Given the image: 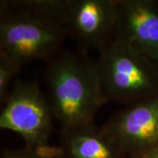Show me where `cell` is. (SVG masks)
<instances>
[{
	"label": "cell",
	"mask_w": 158,
	"mask_h": 158,
	"mask_svg": "<svg viewBox=\"0 0 158 158\" xmlns=\"http://www.w3.org/2000/svg\"><path fill=\"white\" fill-rule=\"evenodd\" d=\"M45 83L46 96L62 132L93 125L106 100L96 62L88 55L62 49L46 62Z\"/></svg>",
	"instance_id": "6da1fadb"
},
{
	"label": "cell",
	"mask_w": 158,
	"mask_h": 158,
	"mask_svg": "<svg viewBox=\"0 0 158 158\" xmlns=\"http://www.w3.org/2000/svg\"><path fill=\"white\" fill-rule=\"evenodd\" d=\"M95 62L106 102L131 106L158 98V67L126 40L114 35Z\"/></svg>",
	"instance_id": "7a4b0ae2"
},
{
	"label": "cell",
	"mask_w": 158,
	"mask_h": 158,
	"mask_svg": "<svg viewBox=\"0 0 158 158\" xmlns=\"http://www.w3.org/2000/svg\"><path fill=\"white\" fill-rule=\"evenodd\" d=\"M67 36L61 20L22 10L12 1L0 2V55L19 70L34 61L48 62Z\"/></svg>",
	"instance_id": "3957f363"
},
{
	"label": "cell",
	"mask_w": 158,
	"mask_h": 158,
	"mask_svg": "<svg viewBox=\"0 0 158 158\" xmlns=\"http://www.w3.org/2000/svg\"><path fill=\"white\" fill-rule=\"evenodd\" d=\"M54 118L49 102L37 82L18 81L4 101L0 128L14 132L26 147L48 146Z\"/></svg>",
	"instance_id": "277c9868"
},
{
	"label": "cell",
	"mask_w": 158,
	"mask_h": 158,
	"mask_svg": "<svg viewBox=\"0 0 158 158\" xmlns=\"http://www.w3.org/2000/svg\"><path fill=\"white\" fill-rule=\"evenodd\" d=\"M62 21L77 51L99 52L115 35L117 0H67Z\"/></svg>",
	"instance_id": "5b68a950"
},
{
	"label": "cell",
	"mask_w": 158,
	"mask_h": 158,
	"mask_svg": "<svg viewBox=\"0 0 158 158\" xmlns=\"http://www.w3.org/2000/svg\"><path fill=\"white\" fill-rule=\"evenodd\" d=\"M128 158L158 147V98L127 106L101 127Z\"/></svg>",
	"instance_id": "8992f818"
},
{
	"label": "cell",
	"mask_w": 158,
	"mask_h": 158,
	"mask_svg": "<svg viewBox=\"0 0 158 158\" xmlns=\"http://www.w3.org/2000/svg\"><path fill=\"white\" fill-rule=\"evenodd\" d=\"M115 35L141 50L158 67V0H117Z\"/></svg>",
	"instance_id": "52a82bcc"
},
{
	"label": "cell",
	"mask_w": 158,
	"mask_h": 158,
	"mask_svg": "<svg viewBox=\"0 0 158 158\" xmlns=\"http://www.w3.org/2000/svg\"><path fill=\"white\" fill-rule=\"evenodd\" d=\"M65 158H128L122 149L94 125L62 132Z\"/></svg>",
	"instance_id": "ba28073f"
},
{
	"label": "cell",
	"mask_w": 158,
	"mask_h": 158,
	"mask_svg": "<svg viewBox=\"0 0 158 158\" xmlns=\"http://www.w3.org/2000/svg\"><path fill=\"white\" fill-rule=\"evenodd\" d=\"M1 158H65L60 148L46 146L42 148L25 147L18 150H5Z\"/></svg>",
	"instance_id": "9c48e42d"
},
{
	"label": "cell",
	"mask_w": 158,
	"mask_h": 158,
	"mask_svg": "<svg viewBox=\"0 0 158 158\" xmlns=\"http://www.w3.org/2000/svg\"><path fill=\"white\" fill-rule=\"evenodd\" d=\"M19 71L6 57L0 55V99L5 101L8 96V87L13 77Z\"/></svg>",
	"instance_id": "30bf717a"
},
{
	"label": "cell",
	"mask_w": 158,
	"mask_h": 158,
	"mask_svg": "<svg viewBox=\"0 0 158 158\" xmlns=\"http://www.w3.org/2000/svg\"><path fill=\"white\" fill-rule=\"evenodd\" d=\"M139 158H158V147L152 148L151 150L143 154Z\"/></svg>",
	"instance_id": "8fae6325"
}]
</instances>
